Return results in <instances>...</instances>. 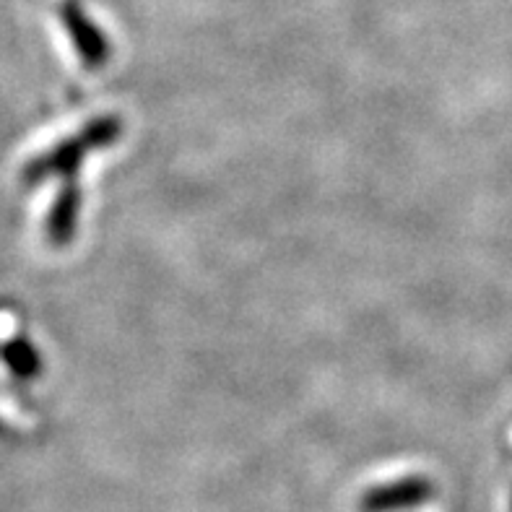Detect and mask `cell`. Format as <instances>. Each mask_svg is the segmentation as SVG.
Wrapping results in <instances>:
<instances>
[{
  "mask_svg": "<svg viewBox=\"0 0 512 512\" xmlns=\"http://www.w3.org/2000/svg\"><path fill=\"white\" fill-rule=\"evenodd\" d=\"M432 497V487L424 479H403L396 484H385L372 492L364 494L362 510L364 512H393L403 507L422 505Z\"/></svg>",
  "mask_w": 512,
  "mask_h": 512,
  "instance_id": "1",
  "label": "cell"
},
{
  "mask_svg": "<svg viewBox=\"0 0 512 512\" xmlns=\"http://www.w3.org/2000/svg\"><path fill=\"white\" fill-rule=\"evenodd\" d=\"M0 357L6 359L8 367H11L13 372L19 377H29L37 372V354H34V349L26 341H11V344L0 346Z\"/></svg>",
  "mask_w": 512,
  "mask_h": 512,
  "instance_id": "2",
  "label": "cell"
}]
</instances>
